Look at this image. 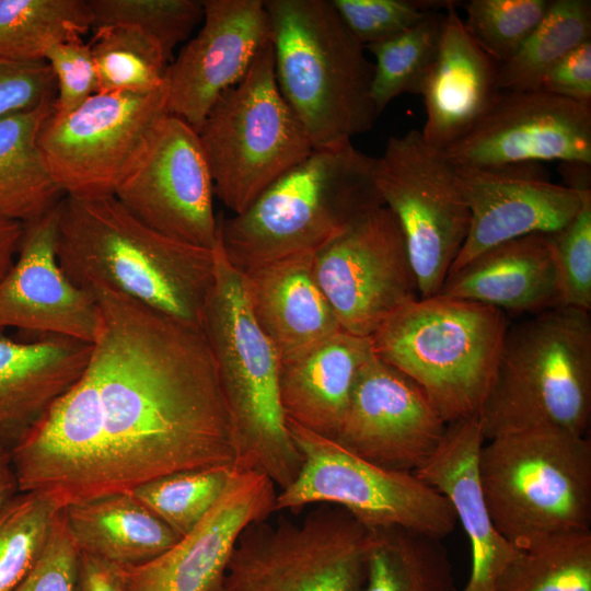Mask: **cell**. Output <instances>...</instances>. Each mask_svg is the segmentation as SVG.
<instances>
[{"mask_svg":"<svg viewBox=\"0 0 591 591\" xmlns=\"http://www.w3.org/2000/svg\"><path fill=\"white\" fill-rule=\"evenodd\" d=\"M90 291L101 322L85 369L9 448L19 491L63 509L172 473L233 465L202 332L111 289Z\"/></svg>","mask_w":591,"mask_h":591,"instance_id":"6da1fadb","label":"cell"},{"mask_svg":"<svg viewBox=\"0 0 591 591\" xmlns=\"http://www.w3.org/2000/svg\"><path fill=\"white\" fill-rule=\"evenodd\" d=\"M57 212L58 262L76 286L111 289L200 329L215 248L159 233L115 196H63Z\"/></svg>","mask_w":591,"mask_h":591,"instance_id":"7a4b0ae2","label":"cell"},{"mask_svg":"<svg viewBox=\"0 0 591 591\" xmlns=\"http://www.w3.org/2000/svg\"><path fill=\"white\" fill-rule=\"evenodd\" d=\"M378 158L352 142L312 151L242 212L219 220V245L241 274L314 252L364 211L383 205Z\"/></svg>","mask_w":591,"mask_h":591,"instance_id":"3957f363","label":"cell"},{"mask_svg":"<svg viewBox=\"0 0 591 591\" xmlns=\"http://www.w3.org/2000/svg\"><path fill=\"white\" fill-rule=\"evenodd\" d=\"M216 279L200 331L211 351L224 401L237 471L267 475L280 489L302 466L279 390L280 358L256 323L243 274L215 247Z\"/></svg>","mask_w":591,"mask_h":591,"instance_id":"277c9868","label":"cell"},{"mask_svg":"<svg viewBox=\"0 0 591 591\" xmlns=\"http://www.w3.org/2000/svg\"><path fill=\"white\" fill-rule=\"evenodd\" d=\"M278 89L312 147L350 142L379 117L373 62L332 0H264Z\"/></svg>","mask_w":591,"mask_h":591,"instance_id":"5b68a950","label":"cell"},{"mask_svg":"<svg viewBox=\"0 0 591 591\" xmlns=\"http://www.w3.org/2000/svg\"><path fill=\"white\" fill-rule=\"evenodd\" d=\"M477 418L485 441L532 429L587 436L590 312L555 306L508 327Z\"/></svg>","mask_w":591,"mask_h":591,"instance_id":"8992f818","label":"cell"},{"mask_svg":"<svg viewBox=\"0 0 591 591\" xmlns=\"http://www.w3.org/2000/svg\"><path fill=\"white\" fill-rule=\"evenodd\" d=\"M507 328L499 309L436 294L402 305L370 339L374 355L415 381L450 424L478 415Z\"/></svg>","mask_w":591,"mask_h":591,"instance_id":"52a82bcc","label":"cell"},{"mask_svg":"<svg viewBox=\"0 0 591 591\" xmlns=\"http://www.w3.org/2000/svg\"><path fill=\"white\" fill-rule=\"evenodd\" d=\"M477 470L494 524L515 547L590 531L588 436L554 429L505 433L484 442Z\"/></svg>","mask_w":591,"mask_h":591,"instance_id":"ba28073f","label":"cell"},{"mask_svg":"<svg viewBox=\"0 0 591 591\" xmlns=\"http://www.w3.org/2000/svg\"><path fill=\"white\" fill-rule=\"evenodd\" d=\"M197 132L215 195L234 215L313 149L278 89L271 43L221 95Z\"/></svg>","mask_w":591,"mask_h":591,"instance_id":"9c48e42d","label":"cell"},{"mask_svg":"<svg viewBox=\"0 0 591 591\" xmlns=\"http://www.w3.org/2000/svg\"><path fill=\"white\" fill-rule=\"evenodd\" d=\"M287 426L302 466L296 479L277 491L275 512L329 505L369 530L399 526L438 538L457 524L450 501L414 473L371 463L289 419Z\"/></svg>","mask_w":591,"mask_h":591,"instance_id":"30bf717a","label":"cell"},{"mask_svg":"<svg viewBox=\"0 0 591 591\" xmlns=\"http://www.w3.org/2000/svg\"><path fill=\"white\" fill-rule=\"evenodd\" d=\"M169 115L165 82L149 92L95 93L67 114L53 111L37 143L65 196H115Z\"/></svg>","mask_w":591,"mask_h":591,"instance_id":"8fae6325","label":"cell"},{"mask_svg":"<svg viewBox=\"0 0 591 591\" xmlns=\"http://www.w3.org/2000/svg\"><path fill=\"white\" fill-rule=\"evenodd\" d=\"M369 530L322 505L300 522L250 524L229 563L223 591H361Z\"/></svg>","mask_w":591,"mask_h":591,"instance_id":"7c38bea8","label":"cell"},{"mask_svg":"<svg viewBox=\"0 0 591 591\" xmlns=\"http://www.w3.org/2000/svg\"><path fill=\"white\" fill-rule=\"evenodd\" d=\"M376 184L403 233L419 297L436 296L470 228L456 169L414 129L387 139Z\"/></svg>","mask_w":591,"mask_h":591,"instance_id":"4fadbf2b","label":"cell"},{"mask_svg":"<svg viewBox=\"0 0 591 591\" xmlns=\"http://www.w3.org/2000/svg\"><path fill=\"white\" fill-rule=\"evenodd\" d=\"M315 280L340 328L370 337L392 313L418 299V283L397 220L371 208L313 253Z\"/></svg>","mask_w":591,"mask_h":591,"instance_id":"5bb4252c","label":"cell"},{"mask_svg":"<svg viewBox=\"0 0 591 591\" xmlns=\"http://www.w3.org/2000/svg\"><path fill=\"white\" fill-rule=\"evenodd\" d=\"M442 151L457 169L544 161L591 165V104L541 89L499 91L475 126Z\"/></svg>","mask_w":591,"mask_h":591,"instance_id":"9a60e30c","label":"cell"},{"mask_svg":"<svg viewBox=\"0 0 591 591\" xmlns=\"http://www.w3.org/2000/svg\"><path fill=\"white\" fill-rule=\"evenodd\" d=\"M198 132L170 114L115 197L141 222L176 241L213 250L219 219Z\"/></svg>","mask_w":591,"mask_h":591,"instance_id":"2e32d148","label":"cell"},{"mask_svg":"<svg viewBox=\"0 0 591 591\" xmlns=\"http://www.w3.org/2000/svg\"><path fill=\"white\" fill-rule=\"evenodd\" d=\"M447 425L415 381L373 355L358 371L334 440L379 466L415 473L439 448Z\"/></svg>","mask_w":591,"mask_h":591,"instance_id":"e0dca14e","label":"cell"},{"mask_svg":"<svg viewBox=\"0 0 591 591\" xmlns=\"http://www.w3.org/2000/svg\"><path fill=\"white\" fill-rule=\"evenodd\" d=\"M276 485L256 471L234 472L209 512L167 551L141 565L117 566L129 591H223L243 531L275 512Z\"/></svg>","mask_w":591,"mask_h":591,"instance_id":"ac0fdd59","label":"cell"},{"mask_svg":"<svg viewBox=\"0 0 591 591\" xmlns=\"http://www.w3.org/2000/svg\"><path fill=\"white\" fill-rule=\"evenodd\" d=\"M202 26L167 66L170 114L196 131L221 95L270 43L264 0H202Z\"/></svg>","mask_w":591,"mask_h":591,"instance_id":"d6986e66","label":"cell"},{"mask_svg":"<svg viewBox=\"0 0 591 591\" xmlns=\"http://www.w3.org/2000/svg\"><path fill=\"white\" fill-rule=\"evenodd\" d=\"M455 169L471 219L466 239L448 274L500 243L557 231L577 215L591 193L551 182L538 163Z\"/></svg>","mask_w":591,"mask_h":591,"instance_id":"ffe728a7","label":"cell"},{"mask_svg":"<svg viewBox=\"0 0 591 591\" xmlns=\"http://www.w3.org/2000/svg\"><path fill=\"white\" fill-rule=\"evenodd\" d=\"M57 207L23 224L15 259L0 280V329L92 344L100 328L99 306L93 292L76 286L59 265Z\"/></svg>","mask_w":591,"mask_h":591,"instance_id":"44dd1931","label":"cell"},{"mask_svg":"<svg viewBox=\"0 0 591 591\" xmlns=\"http://www.w3.org/2000/svg\"><path fill=\"white\" fill-rule=\"evenodd\" d=\"M485 440L477 416L447 425L432 456L414 474L451 503L471 549V570L460 591H495L519 548L497 530L478 478V453Z\"/></svg>","mask_w":591,"mask_h":591,"instance_id":"7402d4cb","label":"cell"},{"mask_svg":"<svg viewBox=\"0 0 591 591\" xmlns=\"http://www.w3.org/2000/svg\"><path fill=\"white\" fill-rule=\"evenodd\" d=\"M497 71L498 63L468 33L453 2L445 9L437 53L419 90L424 139L444 150L468 132L499 93Z\"/></svg>","mask_w":591,"mask_h":591,"instance_id":"603a6c76","label":"cell"},{"mask_svg":"<svg viewBox=\"0 0 591 591\" xmlns=\"http://www.w3.org/2000/svg\"><path fill=\"white\" fill-rule=\"evenodd\" d=\"M313 253L291 255L243 274L254 318L281 362L341 331L315 280Z\"/></svg>","mask_w":591,"mask_h":591,"instance_id":"cb8c5ba5","label":"cell"},{"mask_svg":"<svg viewBox=\"0 0 591 591\" xmlns=\"http://www.w3.org/2000/svg\"><path fill=\"white\" fill-rule=\"evenodd\" d=\"M437 294L534 314L559 306L546 233L525 235L484 251L448 274Z\"/></svg>","mask_w":591,"mask_h":591,"instance_id":"d4e9b609","label":"cell"},{"mask_svg":"<svg viewBox=\"0 0 591 591\" xmlns=\"http://www.w3.org/2000/svg\"><path fill=\"white\" fill-rule=\"evenodd\" d=\"M92 344L55 334L19 341L0 329V436L15 437L80 378Z\"/></svg>","mask_w":591,"mask_h":591,"instance_id":"484cf974","label":"cell"},{"mask_svg":"<svg viewBox=\"0 0 591 591\" xmlns=\"http://www.w3.org/2000/svg\"><path fill=\"white\" fill-rule=\"evenodd\" d=\"M373 355L370 337L341 329L304 355L281 362L279 390L286 418L335 439L358 371Z\"/></svg>","mask_w":591,"mask_h":591,"instance_id":"4316f807","label":"cell"},{"mask_svg":"<svg viewBox=\"0 0 591 591\" xmlns=\"http://www.w3.org/2000/svg\"><path fill=\"white\" fill-rule=\"evenodd\" d=\"M63 514L79 552L120 567L150 561L179 540L131 493L72 503Z\"/></svg>","mask_w":591,"mask_h":591,"instance_id":"83f0119b","label":"cell"},{"mask_svg":"<svg viewBox=\"0 0 591 591\" xmlns=\"http://www.w3.org/2000/svg\"><path fill=\"white\" fill-rule=\"evenodd\" d=\"M55 100L0 118V217L22 224L54 209L65 196L37 143Z\"/></svg>","mask_w":591,"mask_h":591,"instance_id":"f1b7e54d","label":"cell"},{"mask_svg":"<svg viewBox=\"0 0 591 591\" xmlns=\"http://www.w3.org/2000/svg\"><path fill=\"white\" fill-rule=\"evenodd\" d=\"M441 540L399 526L369 530L361 591H454L452 564Z\"/></svg>","mask_w":591,"mask_h":591,"instance_id":"f546056e","label":"cell"},{"mask_svg":"<svg viewBox=\"0 0 591 591\" xmlns=\"http://www.w3.org/2000/svg\"><path fill=\"white\" fill-rule=\"evenodd\" d=\"M93 23L83 0H0V58L45 61L51 46L82 37Z\"/></svg>","mask_w":591,"mask_h":591,"instance_id":"4dcf8cb0","label":"cell"},{"mask_svg":"<svg viewBox=\"0 0 591 591\" xmlns=\"http://www.w3.org/2000/svg\"><path fill=\"white\" fill-rule=\"evenodd\" d=\"M591 39L589 0H551L538 25L506 61L498 65L499 91L540 90L547 71Z\"/></svg>","mask_w":591,"mask_h":591,"instance_id":"1f68e13d","label":"cell"},{"mask_svg":"<svg viewBox=\"0 0 591 591\" xmlns=\"http://www.w3.org/2000/svg\"><path fill=\"white\" fill-rule=\"evenodd\" d=\"M495 591H591V531L552 535L519 548Z\"/></svg>","mask_w":591,"mask_h":591,"instance_id":"d6a6232c","label":"cell"},{"mask_svg":"<svg viewBox=\"0 0 591 591\" xmlns=\"http://www.w3.org/2000/svg\"><path fill=\"white\" fill-rule=\"evenodd\" d=\"M92 31L88 44L97 93L149 92L164 84L169 60L149 35L130 25H106Z\"/></svg>","mask_w":591,"mask_h":591,"instance_id":"836d02e7","label":"cell"},{"mask_svg":"<svg viewBox=\"0 0 591 591\" xmlns=\"http://www.w3.org/2000/svg\"><path fill=\"white\" fill-rule=\"evenodd\" d=\"M443 19L444 13L432 11L408 30L366 47L375 59L371 99L378 116L397 96L419 94L437 53Z\"/></svg>","mask_w":591,"mask_h":591,"instance_id":"e575fe53","label":"cell"},{"mask_svg":"<svg viewBox=\"0 0 591 591\" xmlns=\"http://www.w3.org/2000/svg\"><path fill=\"white\" fill-rule=\"evenodd\" d=\"M233 472V465L181 471L150 480L130 493L181 537L209 512Z\"/></svg>","mask_w":591,"mask_h":591,"instance_id":"d590c367","label":"cell"},{"mask_svg":"<svg viewBox=\"0 0 591 591\" xmlns=\"http://www.w3.org/2000/svg\"><path fill=\"white\" fill-rule=\"evenodd\" d=\"M60 510L37 491H19L0 508V591H13L35 566Z\"/></svg>","mask_w":591,"mask_h":591,"instance_id":"8d00e7d4","label":"cell"},{"mask_svg":"<svg viewBox=\"0 0 591 591\" xmlns=\"http://www.w3.org/2000/svg\"><path fill=\"white\" fill-rule=\"evenodd\" d=\"M88 4L93 28L135 26L160 45L169 61L204 18L202 0H88Z\"/></svg>","mask_w":591,"mask_h":591,"instance_id":"74e56055","label":"cell"},{"mask_svg":"<svg viewBox=\"0 0 591 591\" xmlns=\"http://www.w3.org/2000/svg\"><path fill=\"white\" fill-rule=\"evenodd\" d=\"M551 0H471L465 27L498 65L509 59L544 18Z\"/></svg>","mask_w":591,"mask_h":591,"instance_id":"f35d334b","label":"cell"},{"mask_svg":"<svg viewBox=\"0 0 591 591\" xmlns=\"http://www.w3.org/2000/svg\"><path fill=\"white\" fill-rule=\"evenodd\" d=\"M559 293V306L591 310V193L563 228L546 233Z\"/></svg>","mask_w":591,"mask_h":591,"instance_id":"ab89813d","label":"cell"},{"mask_svg":"<svg viewBox=\"0 0 591 591\" xmlns=\"http://www.w3.org/2000/svg\"><path fill=\"white\" fill-rule=\"evenodd\" d=\"M341 20L364 46L391 38L422 21L438 8L454 1L332 0Z\"/></svg>","mask_w":591,"mask_h":591,"instance_id":"60d3db41","label":"cell"},{"mask_svg":"<svg viewBox=\"0 0 591 591\" xmlns=\"http://www.w3.org/2000/svg\"><path fill=\"white\" fill-rule=\"evenodd\" d=\"M56 79L54 113L67 114L97 93V77L91 49L82 37L51 46L45 56Z\"/></svg>","mask_w":591,"mask_h":591,"instance_id":"b9f144b4","label":"cell"},{"mask_svg":"<svg viewBox=\"0 0 591 591\" xmlns=\"http://www.w3.org/2000/svg\"><path fill=\"white\" fill-rule=\"evenodd\" d=\"M78 559L79 549L61 509L38 560L13 591H76Z\"/></svg>","mask_w":591,"mask_h":591,"instance_id":"7bdbcfd3","label":"cell"},{"mask_svg":"<svg viewBox=\"0 0 591 591\" xmlns=\"http://www.w3.org/2000/svg\"><path fill=\"white\" fill-rule=\"evenodd\" d=\"M56 79L46 61L14 62L0 58V118L55 100Z\"/></svg>","mask_w":591,"mask_h":591,"instance_id":"ee69618b","label":"cell"},{"mask_svg":"<svg viewBox=\"0 0 591 591\" xmlns=\"http://www.w3.org/2000/svg\"><path fill=\"white\" fill-rule=\"evenodd\" d=\"M541 90L571 101L591 104V39L555 63L545 74Z\"/></svg>","mask_w":591,"mask_h":591,"instance_id":"f6af8a7d","label":"cell"},{"mask_svg":"<svg viewBox=\"0 0 591 591\" xmlns=\"http://www.w3.org/2000/svg\"><path fill=\"white\" fill-rule=\"evenodd\" d=\"M76 591H129L116 565L79 552Z\"/></svg>","mask_w":591,"mask_h":591,"instance_id":"bcb514c9","label":"cell"},{"mask_svg":"<svg viewBox=\"0 0 591 591\" xmlns=\"http://www.w3.org/2000/svg\"><path fill=\"white\" fill-rule=\"evenodd\" d=\"M22 232V223L0 217V280L15 259Z\"/></svg>","mask_w":591,"mask_h":591,"instance_id":"7dc6e473","label":"cell"},{"mask_svg":"<svg viewBox=\"0 0 591 591\" xmlns=\"http://www.w3.org/2000/svg\"><path fill=\"white\" fill-rule=\"evenodd\" d=\"M16 493L19 487L10 449L0 442V508Z\"/></svg>","mask_w":591,"mask_h":591,"instance_id":"c3c4849f","label":"cell"}]
</instances>
